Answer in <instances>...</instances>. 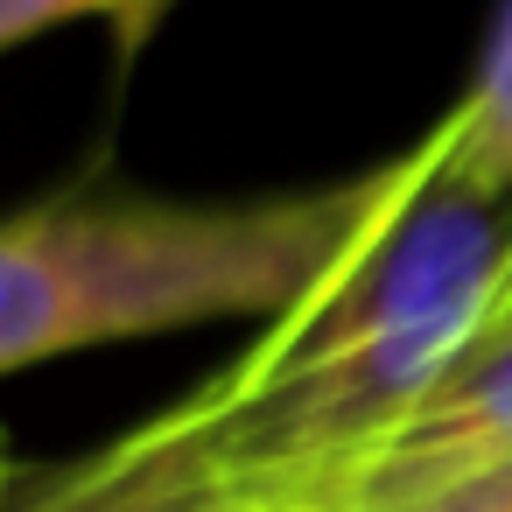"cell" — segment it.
<instances>
[{
  "label": "cell",
  "instance_id": "obj_1",
  "mask_svg": "<svg viewBox=\"0 0 512 512\" xmlns=\"http://www.w3.org/2000/svg\"><path fill=\"white\" fill-rule=\"evenodd\" d=\"M393 169L351 183L162 204L120 190H71L0 232V365L22 372L92 344H134L218 316L281 323L379 218Z\"/></svg>",
  "mask_w": 512,
  "mask_h": 512
},
{
  "label": "cell",
  "instance_id": "obj_2",
  "mask_svg": "<svg viewBox=\"0 0 512 512\" xmlns=\"http://www.w3.org/2000/svg\"><path fill=\"white\" fill-rule=\"evenodd\" d=\"M512 288V190L470 176L435 120L393 169L379 218L323 274V288L267 323V337L232 365L239 379H288L344 351L386 344L400 330L498 309Z\"/></svg>",
  "mask_w": 512,
  "mask_h": 512
},
{
  "label": "cell",
  "instance_id": "obj_3",
  "mask_svg": "<svg viewBox=\"0 0 512 512\" xmlns=\"http://www.w3.org/2000/svg\"><path fill=\"white\" fill-rule=\"evenodd\" d=\"M512 463V309H498L351 470L337 512H421Z\"/></svg>",
  "mask_w": 512,
  "mask_h": 512
},
{
  "label": "cell",
  "instance_id": "obj_4",
  "mask_svg": "<svg viewBox=\"0 0 512 512\" xmlns=\"http://www.w3.org/2000/svg\"><path fill=\"white\" fill-rule=\"evenodd\" d=\"M8 512H295V505H274L225 470L211 442V400L197 386L190 400L127 428L99 456L50 470L43 491H15Z\"/></svg>",
  "mask_w": 512,
  "mask_h": 512
},
{
  "label": "cell",
  "instance_id": "obj_5",
  "mask_svg": "<svg viewBox=\"0 0 512 512\" xmlns=\"http://www.w3.org/2000/svg\"><path fill=\"white\" fill-rule=\"evenodd\" d=\"M442 127H449V148H456V162L470 176L512 190V0H505V15H498L491 50H484V71L442 113Z\"/></svg>",
  "mask_w": 512,
  "mask_h": 512
},
{
  "label": "cell",
  "instance_id": "obj_6",
  "mask_svg": "<svg viewBox=\"0 0 512 512\" xmlns=\"http://www.w3.org/2000/svg\"><path fill=\"white\" fill-rule=\"evenodd\" d=\"M169 8L176 0H0V43H36L71 22H106L120 57L134 64L148 50V36L169 22Z\"/></svg>",
  "mask_w": 512,
  "mask_h": 512
},
{
  "label": "cell",
  "instance_id": "obj_7",
  "mask_svg": "<svg viewBox=\"0 0 512 512\" xmlns=\"http://www.w3.org/2000/svg\"><path fill=\"white\" fill-rule=\"evenodd\" d=\"M421 512H512V463L463 484V491H449V498H435V505H421Z\"/></svg>",
  "mask_w": 512,
  "mask_h": 512
},
{
  "label": "cell",
  "instance_id": "obj_8",
  "mask_svg": "<svg viewBox=\"0 0 512 512\" xmlns=\"http://www.w3.org/2000/svg\"><path fill=\"white\" fill-rule=\"evenodd\" d=\"M498 309H512V288H505V302H498Z\"/></svg>",
  "mask_w": 512,
  "mask_h": 512
}]
</instances>
